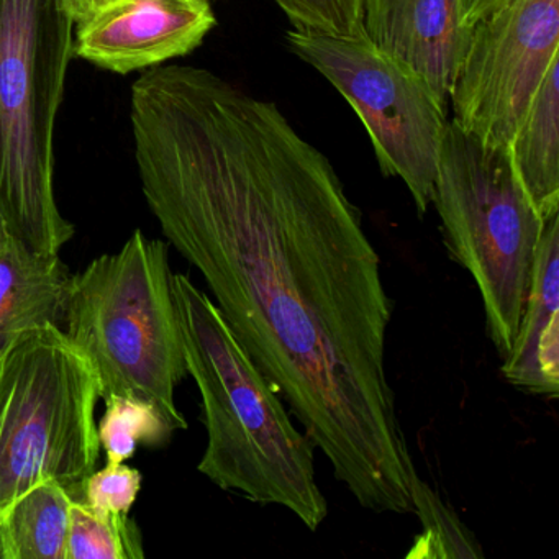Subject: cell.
<instances>
[{"label": "cell", "mask_w": 559, "mask_h": 559, "mask_svg": "<svg viewBox=\"0 0 559 559\" xmlns=\"http://www.w3.org/2000/svg\"><path fill=\"white\" fill-rule=\"evenodd\" d=\"M503 378L519 391L559 394V215L546 222L519 333L503 358Z\"/></svg>", "instance_id": "obj_11"}, {"label": "cell", "mask_w": 559, "mask_h": 559, "mask_svg": "<svg viewBox=\"0 0 559 559\" xmlns=\"http://www.w3.org/2000/svg\"><path fill=\"white\" fill-rule=\"evenodd\" d=\"M286 44L345 97L368 132L382 175L404 181L421 217L431 204L448 104L365 32L293 28Z\"/></svg>", "instance_id": "obj_7"}, {"label": "cell", "mask_w": 559, "mask_h": 559, "mask_svg": "<svg viewBox=\"0 0 559 559\" xmlns=\"http://www.w3.org/2000/svg\"><path fill=\"white\" fill-rule=\"evenodd\" d=\"M171 289L207 430L199 473L251 502L284 507L316 532L329 516L317 483L316 447L297 430L214 300L188 274H173Z\"/></svg>", "instance_id": "obj_2"}, {"label": "cell", "mask_w": 559, "mask_h": 559, "mask_svg": "<svg viewBox=\"0 0 559 559\" xmlns=\"http://www.w3.org/2000/svg\"><path fill=\"white\" fill-rule=\"evenodd\" d=\"M408 489L412 512L421 522V535L415 539L408 558H483V548L473 533L417 471L412 474Z\"/></svg>", "instance_id": "obj_17"}, {"label": "cell", "mask_w": 559, "mask_h": 559, "mask_svg": "<svg viewBox=\"0 0 559 559\" xmlns=\"http://www.w3.org/2000/svg\"><path fill=\"white\" fill-rule=\"evenodd\" d=\"M207 2H211V0H207Z\"/></svg>", "instance_id": "obj_23"}, {"label": "cell", "mask_w": 559, "mask_h": 559, "mask_svg": "<svg viewBox=\"0 0 559 559\" xmlns=\"http://www.w3.org/2000/svg\"><path fill=\"white\" fill-rule=\"evenodd\" d=\"M558 58L559 0H503L469 28L448 99L453 122L510 146Z\"/></svg>", "instance_id": "obj_8"}, {"label": "cell", "mask_w": 559, "mask_h": 559, "mask_svg": "<svg viewBox=\"0 0 559 559\" xmlns=\"http://www.w3.org/2000/svg\"><path fill=\"white\" fill-rule=\"evenodd\" d=\"M64 0H0V222L31 250L73 238L55 195V126L73 57Z\"/></svg>", "instance_id": "obj_3"}, {"label": "cell", "mask_w": 559, "mask_h": 559, "mask_svg": "<svg viewBox=\"0 0 559 559\" xmlns=\"http://www.w3.org/2000/svg\"><path fill=\"white\" fill-rule=\"evenodd\" d=\"M215 24L207 0H117L74 25L73 55L126 76L188 57Z\"/></svg>", "instance_id": "obj_9"}, {"label": "cell", "mask_w": 559, "mask_h": 559, "mask_svg": "<svg viewBox=\"0 0 559 559\" xmlns=\"http://www.w3.org/2000/svg\"><path fill=\"white\" fill-rule=\"evenodd\" d=\"M171 276L168 245L136 230L117 253L74 274L64 332L96 369L103 399L152 402L186 430L175 394L188 366Z\"/></svg>", "instance_id": "obj_4"}, {"label": "cell", "mask_w": 559, "mask_h": 559, "mask_svg": "<svg viewBox=\"0 0 559 559\" xmlns=\"http://www.w3.org/2000/svg\"><path fill=\"white\" fill-rule=\"evenodd\" d=\"M510 156L539 217L548 222L559 215V58L513 135Z\"/></svg>", "instance_id": "obj_13"}, {"label": "cell", "mask_w": 559, "mask_h": 559, "mask_svg": "<svg viewBox=\"0 0 559 559\" xmlns=\"http://www.w3.org/2000/svg\"><path fill=\"white\" fill-rule=\"evenodd\" d=\"M73 499L45 479L0 509V559H67Z\"/></svg>", "instance_id": "obj_14"}, {"label": "cell", "mask_w": 559, "mask_h": 559, "mask_svg": "<svg viewBox=\"0 0 559 559\" xmlns=\"http://www.w3.org/2000/svg\"><path fill=\"white\" fill-rule=\"evenodd\" d=\"M99 399L96 369L61 326L0 348V509L45 479L80 492L99 463Z\"/></svg>", "instance_id": "obj_6"}, {"label": "cell", "mask_w": 559, "mask_h": 559, "mask_svg": "<svg viewBox=\"0 0 559 559\" xmlns=\"http://www.w3.org/2000/svg\"><path fill=\"white\" fill-rule=\"evenodd\" d=\"M500 2L503 0H460L461 24L469 31L479 19L489 14Z\"/></svg>", "instance_id": "obj_20"}, {"label": "cell", "mask_w": 559, "mask_h": 559, "mask_svg": "<svg viewBox=\"0 0 559 559\" xmlns=\"http://www.w3.org/2000/svg\"><path fill=\"white\" fill-rule=\"evenodd\" d=\"M362 31L448 104L469 35L461 24L460 0H365Z\"/></svg>", "instance_id": "obj_10"}, {"label": "cell", "mask_w": 559, "mask_h": 559, "mask_svg": "<svg viewBox=\"0 0 559 559\" xmlns=\"http://www.w3.org/2000/svg\"><path fill=\"white\" fill-rule=\"evenodd\" d=\"M150 211L362 509L411 513L414 460L389 382L381 258L330 159L270 100L205 68L130 96Z\"/></svg>", "instance_id": "obj_1"}, {"label": "cell", "mask_w": 559, "mask_h": 559, "mask_svg": "<svg viewBox=\"0 0 559 559\" xmlns=\"http://www.w3.org/2000/svg\"><path fill=\"white\" fill-rule=\"evenodd\" d=\"M142 489V474L126 463H106L81 484L83 502L100 512L130 515Z\"/></svg>", "instance_id": "obj_19"}, {"label": "cell", "mask_w": 559, "mask_h": 559, "mask_svg": "<svg viewBox=\"0 0 559 559\" xmlns=\"http://www.w3.org/2000/svg\"><path fill=\"white\" fill-rule=\"evenodd\" d=\"M71 280L60 254L38 253L5 235L0 240V348L27 330L61 326Z\"/></svg>", "instance_id": "obj_12"}, {"label": "cell", "mask_w": 559, "mask_h": 559, "mask_svg": "<svg viewBox=\"0 0 559 559\" xmlns=\"http://www.w3.org/2000/svg\"><path fill=\"white\" fill-rule=\"evenodd\" d=\"M431 204L450 257L479 289L487 332L506 358L519 333L546 225L520 185L510 146L483 142L450 120Z\"/></svg>", "instance_id": "obj_5"}, {"label": "cell", "mask_w": 559, "mask_h": 559, "mask_svg": "<svg viewBox=\"0 0 559 559\" xmlns=\"http://www.w3.org/2000/svg\"><path fill=\"white\" fill-rule=\"evenodd\" d=\"M142 533L130 515L100 512L73 499L67 559H143Z\"/></svg>", "instance_id": "obj_16"}, {"label": "cell", "mask_w": 559, "mask_h": 559, "mask_svg": "<svg viewBox=\"0 0 559 559\" xmlns=\"http://www.w3.org/2000/svg\"><path fill=\"white\" fill-rule=\"evenodd\" d=\"M106 412L97 424L100 450L107 463H126L140 444L159 447L171 440L175 428L155 404L129 395L104 397Z\"/></svg>", "instance_id": "obj_15"}, {"label": "cell", "mask_w": 559, "mask_h": 559, "mask_svg": "<svg viewBox=\"0 0 559 559\" xmlns=\"http://www.w3.org/2000/svg\"><path fill=\"white\" fill-rule=\"evenodd\" d=\"M64 2H67L68 11H70L74 24H80V22L93 17L103 9L109 8L117 0H64Z\"/></svg>", "instance_id": "obj_21"}, {"label": "cell", "mask_w": 559, "mask_h": 559, "mask_svg": "<svg viewBox=\"0 0 559 559\" xmlns=\"http://www.w3.org/2000/svg\"><path fill=\"white\" fill-rule=\"evenodd\" d=\"M293 28L361 34L365 0H274Z\"/></svg>", "instance_id": "obj_18"}, {"label": "cell", "mask_w": 559, "mask_h": 559, "mask_svg": "<svg viewBox=\"0 0 559 559\" xmlns=\"http://www.w3.org/2000/svg\"><path fill=\"white\" fill-rule=\"evenodd\" d=\"M5 230H4V227H2V222H0V240H2V238L5 237Z\"/></svg>", "instance_id": "obj_22"}]
</instances>
